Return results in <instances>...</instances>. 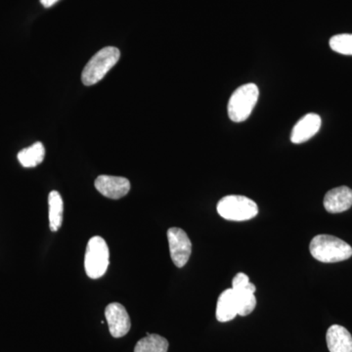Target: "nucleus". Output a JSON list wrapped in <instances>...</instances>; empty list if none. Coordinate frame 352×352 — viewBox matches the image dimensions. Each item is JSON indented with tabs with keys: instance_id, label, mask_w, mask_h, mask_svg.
Returning a JSON list of instances; mask_svg holds the SVG:
<instances>
[{
	"instance_id": "nucleus-17",
	"label": "nucleus",
	"mask_w": 352,
	"mask_h": 352,
	"mask_svg": "<svg viewBox=\"0 0 352 352\" xmlns=\"http://www.w3.org/2000/svg\"><path fill=\"white\" fill-rule=\"evenodd\" d=\"M331 48L335 52L344 55H352V34H342L333 36L330 39Z\"/></svg>"
},
{
	"instance_id": "nucleus-4",
	"label": "nucleus",
	"mask_w": 352,
	"mask_h": 352,
	"mask_svg": "<svg viewBox=\"0 0 352 352\" xmlns=\"http://www.w3.org/2000/svg\"><path fill=\"white\" fill-rule=\"evenodd\" d=\"M110 264V252L106 241L94 236L88 241L85 256V270L91 279H99L105 275Z\"/></svg>"
},
{
	"instance_id": "nucleus-12",
	"label": "nucleus",
	"mask_w": 352,
	"mask_h": 352,
	"mask_svg": "<svg viewBox=\"0 0 352 352\" xmlns=\"http://www.w3.org/2000/svg\"><path fill=\"white\" fill-rule=\"evenodd\" d=\"M238 315L237 302L233 289H227L219 296L217 305V319L219 322L233 320Z\"/></svg>"
},
{
	"instance_id": "nucleus-7",
	"label": "nucleus",
	"mask_w": 352,
	"mask_h": 352,
	"mask_svg": "<svg viewBox=\"0 0 352 352\" xmlns=\"http://www.w3.org/2000/svg\"><path fill=\"white\" fill-rule=\"evenodd\" d=\"M106 320L109 331L113 338L124 337L129 332L131 321L126 307L120 303L113 302L107 305L105 309Z\"/></svg>"
},
{
	"instance_id": "nucleus-11",
	"label": "nucleus",
	"mask_w": 352,
	"mask_h": 352,
	"mask_svg": "<svg viewBox=\"0 0 352 352\" xmlns=\"http://www.w3.org/2000/svg\"><path fill=\"white\" fill-rule=\"evenodd\" d=\"M326 340L330 352H352V336L342 326H331L328 329Z\"/></svg>"
},
{
	"instance_id": "nucleus-16",
	"label": "nucleus",
	"mask_w": 352,
	"mask_h": 352,
	"mask_svg": "<svg viewBox=\"0 0 352 352\" xmlns=\"http://www.w3.org/2000/svg\"><path fill=\"white\" fill-rule=\"evenodd\" d=\"M168 342L156 333H146V337L136 344L134 352H168Z\"/></svg>"
},
{
	"instance_id": "nucleus-15",
	"label": "nucleus",
	"mask_w": 352,
	"mask_h": 352,
	"mask_svg": "<svg viewBox=\"0 0 352 352\" xmlns=\"http://www.w3.org/2000/svg\"><path fill=\"white\" fill-rule=\"evenodd\" d=\"M45 157V148L43 143L36 142L18 153V160L24 168H34L43 163Z\"/></svg>"
},
{
	"instance_id": "nucleus-9",
	"label": "nucleus",
	"mask_w": 352,
	"mask_h": 352,
	"mask_svg": "<svg viewBox=\"0 0 352 352\" xmlns=\"http://www.w3.org/2000/svg\"><path fill=\"white\" fill-rule=\"evenodd\" d=\"M321 118L317 113H307L296 122L292 131L291 141L295 144L307 142L320 129Z\"/></svg>"
},
{
	"instance_id": "nucleus-18",
	"label": "nucleus",
	"mask_w": 352,
	"mask_h": 352,
	"mask_svg": "<svg viewBox=\"0 0 352 352\" xmlns=\"http://www.w3.org/2000/svg\"><path fill=\"white\" fill-rule=\"evenodd\" d=\"M252 283L250 282L249 277L245 274V273H238L235 277H234L232 281V289H241L248 288L251 286Z\"/></svg>"
},
{
	"instance_id": "nucleus-14",
	"label": "nucleus",
	"mask_w": 352,
	"mask_h": 352,
	"mask_svg": "<svg viewBox=\"0 0 352 352\" xmlns=\"http://www.w3.org/2000/svg\"><path fill=\"white\" fill-rule=\"evenodd\" d=\"M256 289L254 285L249 288L233 289L235 292L238 315L240 316H247V315L251 314L256 308V298L254 296Z\"/></svg>"
},
{
	"instance_id": "nucleus-2",
	"label": "nucleus",
	"mask_w": 352,
	"mask_h": 352,
	"mask_svg": "<svg viewBox=\"0 0 352 352\" xmlns=\"http://www.w3.org/2000/svg\"><path fill=\"white\" fill-rule=\"evenodd\" d=\"M120 57V50L113 46H107L98 51L83 69V85L91 87L103 80L104 76L119 62Z\"/></svg>"
},
{
	"instance_id": "nucleus-13",
	"label": "nucleus",
	"mask_w": 352,
	"mask_h": 352,
	"mask_svg": "<svg viewBox=\"0 0 352 352\" xmlns=\"http://www.w3.org/2000/svg\"><path fill=\"white\" fill-rule=\"evenodd\" d=\"M48 207H50V227L52 232H56L63 223V199L59 192H50L48 196Z\"/></svg>"
},
{
	"instance_id": "nucleus-19",
	"label": "nucleus",
	"mask_w": 352,
	"mask_h": 352,
	"mask_svg": "<svg viewBox=\"0 0 352 352\" xmlns=\"http://www.w3.org/2000/svg\"><path fill=\"white\" fill-rule=\"evenodd\" d=\"M58 1H59V0H41V3L43 4L45 8H50V7L57 3Z\"/></svg>"
},
{
	"instance_id": "nucleus-6",
	"label": "nucleus",
	"mask_w": 352,
	"mask_h": 352,
	"mask_svg": "<svg viewBox=\"0 0 352 352\" xmlns=\"http://www.w3.org/2000/svg\"><path fill=\"white\" fill-rule=\"evenodd\" d=\"M170 258L178 268L188 263L192 252V243L188 235L182 228L171 227L168 230Z\"/></svg>"
},
{
	"instance_id": "nucleus-1",
	"label": "nucleus",
	"mask_w": 352,
	"mask_h": 352,
	"mask_svg": "<svg viewBox=\"0 0 352 352\" xmlns=\"http://www.w3.org/2000/svg\"><path fill=\"white\" fill-rule=\"evenodd\" d=\"M309 251L316 261L324 263H340L352 256V248L346 242L325 234L315 236Z\"/></svg>"
},
{
	"instance_id": "nucleus-8",
	"label": "nucleus",
	"mask_w": 352,
	"mask_h": 352,
	"mask_svg": "<svg viewBox=\"0 0 352 352\" xmlns=\"http://www.w3.org/2000/svg\"><path fill=\"white\" fill-rule=\"evenodd\" d=\"M95 188L106 198L119 200L131 191V182L120 176L100 175L94 182Z\"/></svg>"
},
{
	"instance_id": "nucleus-5",
	"label": "nucleus",
	"mask_w": 352,
	"mask_h": 352,
	"mask_svg": "<svg viewBox=\"0 0 352 352\" xmlns=\"http://www.w3.org/2000/svg\"><path fill=\"white\" fill-rule=\"evenodd\" d=\"M217 212L224 219L231 221H245L256 217L258 207L256 201L245 196L223 197L217 204Z\"/></svg>"
},
{
	"instance_id": "nucleus-10",
	"label": "nucleus",
	"mask_w": 352,
	"mask_h": 352,
	"mask_svg": "<svg viewBox=\"0 0 352 352\" xmlns=\"http://www.w3.org/2000/svg\"><path fill=\"white\" fill-rule=\"evenodd\" d=\"M352 206V189L346 186L330 190L324 198V207L330 214H340Z\"/></svg>"
},
{
	"instance_id": "nucleus-3",
	"label": "nucleus",
	"mask_w": 352,
	"mask_h": 352,
	"mask_svg": "<svg viewBox=\"0 0 352 352\" xmlns=\"http://www.w3.org/2000/svg\"><path fill=\"white\" fill-rule=\"evenodd\" d=\"M258 87L254 83H247L238 87L231 95L227 108L230 120L234 122H245L258 103Z\"/></svg>"
}]
</instances>
